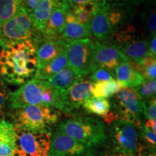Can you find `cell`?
Instances as JSON below:
<instances>
[{"label":"cell","mask_w":156,"mask_h":156,"mask_svg":"<svg viewBox=\"0 0 156 156\" xmlns=\"http://www.w3.org/2000/svg\"><path fill=\"white\" fill-rule=\"evenodd\" d=\"M38 67L34 42L27 40L0 52V76L4 81L23 85L34 77Z\"/></svg>","instance_id":"6da1fadb"},{"label":"cell","mask_w":156,"mask_h":156,"mask_svg":"<svg viewBox=\"0 0 156 156\" xmlns=\"http://www.w3.org/2000/svg\"><path fill=\"white\" fill-rule=\"evenodd\" d=\"M134 14L131 5L106 2L90 23L91 35L97 41L106 44L113 34L130 24Z\"/></svg>","instance_id":"7a4b0ae2"},{"label":"cell","mask_w":156,"mask_h":156,"mask_svg":"<svg viewBox=\"0 0 156 156\" xmlns=\"http://www.w3.org/2000/svg\"><path fill=\"white\" fill-rule=\"evenodd\" d=\"M62 93L47 81L33 78L10 93L9 106L11 109L27 106H44L59 110Z\"/></svg>","instance_id":"3957f363"},{"label":"cell","mask_w":156,"mask_h":156,"mask_svg":"<svg viewBox=\"0 0 156 156\" xmlns=\"http://www.w3.org/2000/svg\"><path fill=\"white\" fill-rule=\"evenodd\" d=\"M57 129L90 147L100 150L106 146L108 136L104 124L91 116H77L60 122Z\"/></svg>","instance_id":"277c9868"},{"label":"cell","mask_w":156,"mask_h":156,"mask_svg":"<svg viewBox=\"0 0 156 156\" xmlns=\"http://www.w3.org/2000/svg\"><path fill=\"white\" fill-rule=\"evenodd\" d=\"M11 110L13 125L25 131L51 132L59 117L56 109L44 106H27Z\"/></svg>","instance_id":"5b68a950"},{"label":"cell","mask_w":156,"mask_h":156,"mask_svg":"<svg viewBox=\"0 0 156 156\" xmlns=\"http://www.w3.org/2000/svg\"><path fill=\"white\" fill-rule=\"evenodd\" d=\"M38 34L30 15L21 7L12 18L0 25V46L7 48L24 41H34Z\"/></svg>","instance_id":"8992f818"},{"label":"cell","mask_w":156,"mask_h":156,"mask_svg":"<svg viewBox=\"0 0 156 156\" xmlns=\"http://www.w3.org/2000/svg\"><path fill=\"white\" fill-rule=\"evenodd\" d=\"M106 44L121 51L136 65H140L148 57V39L142 38L131 24L113 34Z\"/></svg>","instance_id":"52a82bcc"},{"label":"cell","mask_w":156,"mask_h":156,"mask_svg":"<svg viewBox=\"0 0 156 156\" xmlns=\"http://www.w3.org/2000/svg\"><path fill=\"white\" fill-rule=\"evenodd\" d=\"M114 97L112 111L119 119L132 123L138 129L142 125V101L132 88L124 87Z\"/></svg>","instance_id":"ba28073f"},{"label":"cell","mask_w":156,"mask_h":156,"mask_svg":"<svg viewBox=\"0 0 156 156\" xmlns=\"http://www.w3.org/2000/svg\"><path fill=\"white\" fill-rule=\"evenodd\" d=\"M93 41L83 38L69 43L67 50V66L80 77L92 73L96 69L93 63Z\"/></svg>","instance_id":"9c48e42d"},{"label":"cell","mask_w":156,"mask_h":156,"mask_svg":"<svg viewBox=\"0 0 156 156\" xmlns=\"http://www.w3.org/2000/svg\"><path fill=\"white\" fill-rule=\"evenodd\" d=\"M15 129V156H48L51 132H36Z\"/></svg>","instance_id":"30bf717a"},{"label":"cell","mask_w":156,"mask_h":156,"mask_svg":"<svg viewBox=\"0 0 156 156\" xmlns=\"http://www.w3.org/2000/svg\"><path fill=\"white\" fill-rule=\"evenodd\" d=\"M111 125L110 138L113 151L137 155L139 150V131L132 123L116 119Z\"/></svg>","instance_id":"8fae6325"},{"label":"cell","mask_w":156,"mask_h":156,"mask_svg":"<svg viewBox=\"0 0 156 156\" xmlns=\"http://www.w3.org/2000/svg\"><path fill=\"white\" fill-rule=\"evenodd\" d=\"M99 150L80 142L56 129L51 134L48 156H95Z\"/></svg>","instance_id":"7c38bea8"},{"label":"cell","mask_w":156,"mask_h":156,"mask_svg":"<svg viewBox=\"0 0 156 156\" xmlns=\"http://www.w3.org/2000/svg\"><path fill=\"white\" fill-rule=\"evenodd\" d=\"M93 82L89 79L80 77L62 93L59 111L66 114H72L79 110L85 101L91 96Z\"/></svg>","instance_id":"4fadbf2b"},{"label":"cell","mask_w":156,"mask_h":156,"mask_svg":"<svg viewBox=\"0 0 156 156\" xmlns=\"http://www.w3.org/2000/svg\"><path fill=\"white\" fill-rule=\"evenodd\" d=\"M93 63L95 67L112 72L124 62L130 61L121 51L111 45L93 41Z\"/></svg>","instance_id":"5bb4252c"},{"label":"cell","mask_w":156,"mask_h":156,"mask_svg":"<svg viewBox=\"0 0 156 156\" xmlns=\"http://www.w3.org/2000/svg\"><path fill=\"white\" fill-rule=\"evenodd\" d=\"M69 9V6L67 3H62L58 6L48 18L44 28L37 38L35 42V47L41 43L50 40H56L62 38L66 23V15Z\"/></svg>","instance_id":"9a60e30c"},{"label":"cell","mask_w":156,"mask_h":156,"mask_svg":"<svg viewBox=\"0 0 156 156\" xmlns=\"http://www.w3.org/2000/svg\"><path fill=\"white\" fill-rule=\"evenodd\" d=\"M69 43L63 38H60L46 41L38 44L36 47L38 67L67 51Z\"/></svg>","instance_id":"2e32d148"},{"label":"cell","mask_w":156,"mask_h":156,"mask_svg":"<svg viewBox=\"0 0 156 156\" xmlns=\"http://www.w3.org/2000/svg\"><path fill=\"white\" fill-rule=\"evenodd\" d=\"M114 76L116 81L123 88H134L145 81L143 77L138 71V66L131 61L124 62L114 69Z\"/></svg>","instance_id":"e0dca14e"},{"label":"cell","mask_w":156,"mask_h":156,"mask_svg":"<svg viewBox=\"0 0 156 156\" xmlns=\"http://www.w3.org/2000/svg\"><path fill=\"white\" fill-rule=\"evenodd\" d=\"M62 3H64L62 0H41L30 15L37 32H41L52 12Z\"/></svg>","instance_id":"ac0fdd59"},{"label":"cell","mask_w":156,"mask_h":156,"mask_svg":"<svg viewBox=\"0 0 156 156\" xmlns=\"http://www.w3.org/2000/svg\"><path fill=\"white\" fill-rule=\"evenodd\" d=\"M90 36V26L78 22L69 8L66 15V23L62 38L71 42L80 39L89 38Z\"/></svg>","instance_id":"d6986e66"},{"label":"cell","mask_w":156,"mask_h":156,"mask_svg":"<svg viewBox=\"0 0 156 156\" xmlns=\"http://www.w3.org/2000/svg\"><path fill=\"white\" fill-rule=\"evenodd\" d=\"M16 132L12 123L0 122V156H15Z\"/></svg>","instance_id":"ffe728a7"},{"label":"cell","mask_w":156,"mask_h":156,"mask_svg":"<svg viewBox=\"0 0 156 156\" xmlns=\"http://www.w3.org/2000/svg\"><path fill=\"white\" fill-rule=\"evenodd\" d=\"M66 67H67V51L44 64L41 67L37 68L34 77L33 78L38 80L46 81L48 78Z\"/></svg>","instance_id":"44dd1931"},{"label":"cell","mask_w":156,"mask_h":156,"mask_svg":"<svg viewBox=\"0 0 156 156\" xmlns=\"http://www.w3.org/2000/svg\"><path fill=\"white\" fill-rule=\"evenodd\" d=\"M80 78V77L67 66L48 78L46 81L59 92L63 93Z\"/></svg>","instance_id":"7402d4cb"},{"label":"cell","mask_w":156,"mask_h":156,"mask_svg":"<svg viewBox=\"0 0 156 156\" xmlns=\"http://www.w3.org/2000/svg\"><path fill=\"white\" fill-rule=\"evenodd\" d=\"M123 88L121 85L115 80L93 83L91 95L95 98H102L108 99L114 96Z\"/></svg>","instance_id":"603a6c76"},{"label":"cell","mask_w":156,"mask_h":156,"mask_svg":"<svg viewBox=\"0 0 156 156\" xmlns=\"http://www.w3.org/2000/svg\"><path fill=\"white\" fill-rule=\"evenodd\" d=\"M83 107L89 114L104 117L112 110V103L106 98H95L91 95L85 101Z\"/></svg>","instance_id":"cb8c5ba5"},{"label":"cell","mask_w":156,"mask_h":156,"mask_svg":"<svg viewBox=\"0 0 156 156\" xmlns=\"http://www.w3.org/2000/svg\"><path fill=\"white\" fill-rule=\"evenodd\" d=\"M21 7V0H0V25L12 18Z\"/></svg>","instance_id":"d4e9b609"},{"label":"cell","mask_w":156,"mask_h":156,"mask_svg":"<svg viewBox=\"0 0 156 156\" xmlns=\"http://www.w3.org/2000/svg\"><path fill=\"white\" fill-rule=\"evenodd\" d=\"M106 4V0H68L70 8L82 7L90 12L94 16Z\"/></svg>","instance_id":"484cf974"},{"label":"cell","mask_w":156,"mask_h":156,"mask_svg":"<svg viewBox=\"0 0 156 156\" xmlns=\"http://www.w3.org/2000/svg\"><path fill=\"white\" fill-rule=\"evenodd\" d=\"M132 89L136 93L141 101H148L155 97L156 80H145L139 86Z\"/></svg>","instance_id":"4316f807"},{"label":"cell","mask_w":156,"mask_h":156,"mask_svg":"<svg viewBox=\"0 0 156 156\" xmlns=\"http://www.w3.org/2000/svg\"><path fill=\"white\" fill-rule=\"evenodd\" d=\"M138 66V71L145 80H154L156 77L155 58L147 57Z\"/></svg>","instance_id":"83f0119b"},{"label":"cell","mask_w":156,"mask_h":156,"mask_svg":"<svg viewBox=\"0 0 156 156\" xmlns=\"http://www.w3.org/2000/svg\"><path fill=\"white\" fill-rule=\"evenodd\" d=\"M11 92L5 83L0 77V122L4 119L6 111L9 106V96Z\"/></svg>","instance_id":"f1b7e54d"},{"label":"cell","mask_w":156,"mask_h":156,"mask_svg":"<svg viewBox=\"0 0 156 156\" xmlns=\"http://www.w3.org/2000/svg\"><path fill=\"white\" fill-rule=\"evenodd\" d=\"M155 7H147L143 13V19L147 28L150 36H155Z\"/></svg>","instance_id":"f546056e"},{"label":"cell","mask_w":156,"mask_h":156,"mask_svg":"<svg viewBox=\"0 0 156 156\" xmlns=\"http://www.w3.org/2000/svg\"><path fill=\"white\" fill-rule=\"evenodd\" d=\"M112 72L108 71L106 69L101 67H98L91 73L89 80L93 83L96 82H105L114 80V75L112 73Z\"/></svg>","instance_id":"4dcf8cb0"},{"label":"cell","mask_w":156,"mask_h":156,"mask_svg":"<svg viewBox=\"0 0 156 156\" xmlns=\"http://www.w3.org/2000/svg\"><path fill=\"white\" fill-rule=\"evenodd\" d=\"M70 9L78 22L80 23L81 24L90 26V23L93 17V15L90 12L82 7H74V8H70Z\"/></svg>","instance_id":"1f68e13d"},{"label":"cell","mask_w":156,"mask_h":156,"mask_svg":"<svg viewBox=\"0 0 156 156\" xmlns=\"http://www.w3.org/2000/svg\"><path fill=\"white\" fill-rule=\"evenodd\" d=\"M142 114L147 119H156L155 97L148 101H142Z\"/></svg>","instance_id":"d6a6232c"},{"label":"cell","mask_w":156,"mask_h":156,"mask_svg":"<svg viewBox=\"0 0 156 156\" xmlns=\"http://www.w3.org/2000/svg\"><path fill=\"white\" fill-rule=\"evenodd\" d=\"M139 130V132H140V134L142 135V138L147 144V147L155 151L156 132L152 131L150 129L146 127L144 125V124H142Z\"/></svg>","instance_id":"836d02e7"},{"label":"cell","mask_w":156,"mask_h":156,"mask_svg":"<svg viewBox=\"0 0 156 156\" xmlns=\"http://www.w3.org/2000/svg\"><path fill=\"white\" fill-rule=\"evenodd\" d=\"M21 1H22L23 8H24L28 14L31 15L41 0H21Z\"/></svg>","instance_id":"e575fe53"},{"label":"cell","mask_w":156,"mask_h":156,"mask_svg":"<svg viewBox=\"0 0 156 156\" xmlns=\"http://www.w3.org/2000/svg\"><path fill=\"white\" fill-rule=\"evenodd\" d=\"M148 57H156V37L153 36L148 40Z\"/></svg>","instance_id":"d590c367"},{"label":"cell","mask_w":156,"mask_h":156,"mask_svg":"<svg viewBox=\"0 0 156 156\" xmlns=\"http://www.w3.org/2000/svg\"><path fill=\"white\" fill-rule=\"evenodd\" d=\"M144 0H106L108 3H117L126 5H138L142 3Z\"/></svg>","instance_id":"8d00e7d4"},{"label":"cell","mask_w":156,"mask_h":156,"mask_svg":"<svg viewBox=\"0 0 156 156\" xmlns=\"http://www.w3.org/2000/svg\"><path fill=\"white\" fill-rule=\"evenodd\" d=\"M98 156H138V154L137 155H130V154H126L113 151L110 152H105V153L100 154V155Z\"/></svg>","instance_id":"74e56055"},{"label":"cell","mask_w":156,"mask_h":156,"mask_svg":"<svg viewBox=\"0 0 156 156\" xmlns=\"http://www.w3.org/2000/svg\"><path fill=\"white\" fill-rule=\"evenodd\" d=\"M155 120L156 119H147L144 125H145L146 127L152 130L153 132H156V124H155Z\"/></svg>","instance_id":"f35d334b"},{"label":"cell","mask_w":156,"mask_h":156,"mask_svg":"<svg viewBox=\"0 0 156 156\" xmlns=\"http://www.w3.org/2000/svg\"><path fill=\"white\" fill-rule=\"evenodd\" d=\"M62 1H63L64 2H65V3H67V4H68V0H62Z\"/></svg>","instance_id":"ab89813d"}]
</instances>
